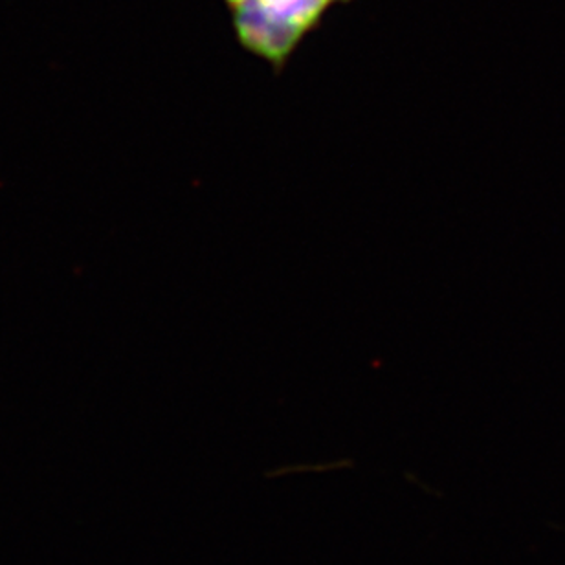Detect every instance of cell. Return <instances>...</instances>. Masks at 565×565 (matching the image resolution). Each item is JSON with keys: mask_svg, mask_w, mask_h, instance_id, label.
Returning <instances> with one entry per match:
<instances>
[{"mask_svg": "<svg viewBox=\"0 0 565 565\" xmlns=\"http://www.w3.org/2000/svg\"><path fill=\"white\" fill-rule=\"evenodd\" d=\"M243 46L273 63L287 60L326 11L348 0H226Z\"/></svg>", "mask_w": 565, "mask_h": 565, "instance_id": "cell-1", "label": "cell"}]
</instances>
